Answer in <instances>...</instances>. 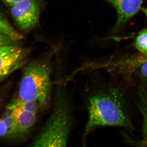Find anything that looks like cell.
Listing matches in <instances>:
<instances>
[{
    "label": "cell",
    "instance_id": "cell-10",
    "mask_svg": "<svg viewBox=\"0 0 147 147\" xmlns=\"http://www.w3.org/2000/svg\"><path fill=\"white\" fill-rule=\"evenodd\" d=\"M134 46L139 52L147 57V29L139 32L134 41Z\"/></svg>",
    "mask_w": 147,
    "mask_h": 147
},
{
    "label": "cell",
    "instance_id": "cell-16",
    "mask_svg": "<svg viewBox=\"0 0 147 147\" xmlns=\"http://www.w3.org/2000/svg\"><path fill=\"white\" fill-rule=\"evenodd\" d=\"M141 10L144 13L145 15L147 17V8H142Z\"/></svg>",
    "mask_w": 147,
    "mask_h": 147
},
{
    "label": "cell",
    "instance_id": "cell-13",
    "mask_svg": "<svg viewBox=\"0 0 147 147\" xmlns=\"http://www.w3.org/2000/svg\"><path fill=\"white\" fill-rule=\"evenodd\" d=\"M8 136V129L3 119H0V137Z\"/></svg>",
    "mask_w": 147,
    "mask_h": 147
},
{
    "label": "cell",
    "instance_id": "cell-5",
    "mask_svg": "<svg viewBox=\"0 0 147 147\" xmlns=\"http://www.w3.org/2000/svg\"><path fill=\"white\" fill-rule=\"evenodd\" d=\"M30 52L11 44L0 46V81L26 65Z\"/></svg>",
    "mask_w": 147,
    "mask_h": 147
},
{
    "label": "cell",
    "instance_id": "cell-2",
    "mask_svg": "<svg viewBox=\"0 0 147 147\" xmlns=\"http://www.w3.org/2000/svg\"><path fill=\"white\" fill-rule=\"evenodd\" d=\"M52 57V54L48 53L27 64L23 71L17 99L36 102L41 110L48 106L53 88Z\"/></svg>",
    "mask_w": 147,
    "mask_h": 147
},
{
    "label": "cell",
    "instance_id": "cell-14",
    "mask_svg": "<svg viewBox=\"0 0 147 147\" xmlns=\"http://www.w3.org/2000/svg\"><path fill=\"white\" fill-rule=\"evenodd\" d=\"M14 42L9 37L2 34H0V46L11 44Z\"/></svg>",
    "mask_w": 147,
    "mask_h": 147
},
{
    "label": "cell",
    "instance_id": "cell-11",
    "mask_svg": "<svg viewBox=\"0 0 147 147\" xmlns=\"http://www.w3.org/2000/svg\"><path fill=\"white\" fill-rule=\"evenodd\" d=\"M143 115L144 116V126H143V134L144 138L142 141V144L143 146H147V101L144 107L143 108Z\"/></svg>",
    "mask_w": 147,
    "mask_h": 147
},
{
    "label": "cell",
    "instance_id": "cell-12",
    "mask_svg": "<svg viewBox=\"0 0 147 147\" xmlns=\"http://www.w3.org/2000/svg\"><path fill=\"white\" fill-rule=\"evenodd\" d=\"M141 75L147 84V57L145 58V61L139 66Z\"/></svg>",
    "mask_w": 147,
    "mask_h": 147
},
{
    "label": "cell",
    "instance_id": "cell-3",
    "mask_svg": "<svg viewBox=\"0 0 147 147\" xmlns=\"http://www.w3.org/2000/svg\"><path fill=\"white\" fill-rule=\"evenodd\" d=\"M88 119L84 131V138L98 127L132 128L121 95L115 90H102L92 94L88 100Z\"/></svg>",
    "mask_w": 147,
    "mask_h": 147
},
{
    "label": "cell",
    "instance_id": "cell-1",
    "mask_svg": "<svg viewBox=\"0 0 147 147\" xmlns=\"http://www.w3.org/2000/svg\"><path fill=\"white\" fill-rule=\"evenodd\" d=\"M72 124L71 102L62 83L59 81L55 88L52 111L31 146H66Z\"/></svg>",
    "mask_w": 147,
    "mask_h": 147
},
{
    "label": "cell",
    "instance_id": "cell-4",
    "mask_svg": "<svg viewBox=\"0 0 147 147\" xmlns=\"http://www.w3.org/2000/svg\"><path fill=\"white\" fill-rule=\"evenodd\" d=\"M44 5V0H23L11 7V13L18 28L28 33L39 24Z\"/></svg>",
    "mask_w": 147,
    "mask_h": 147
},
{
    "label": "cell",
    "instance_id": "cell-8",
    "mask_svg": "<svg viewBox=\"0 0 147 147\" xmlns=\"http://www.w3.org/2000/svg\"><path fill=\"white\" fill-rule=\"evenodd\" d=\"M0 34L5 35L13 40L17 41L23 38V36L14 30L0 12Z\"/></svg>",
    "mask_w": 147,
    "mask_h": 147
},
{
    "label": "cell",
    "instance_id": "cell-15",
    "mask_svg": "<svg viewBox=\"0 0 147 147\" xmlns=\"http://www.w3.org/2000/svg\"><path fill=\"white\" fill-rule=\"evenodd\" d=\"M23 0H3V1L7 5L11 7L15 5Z\"/></svg>",
    "mask_w": 147,
    "mask_h": 147
},
{
    "label": "cell",
    "instance_id": "cell-7",
    "mask_svg": "<svg viewBox=\"0 0 147 147\" xmlns=\"http://www.w3.org/2000/svg\"><path fill=\"white\" fill-rule=\"evenodd\" d=\"M8 106L13 109L17 119V129L15 137L22 138L29 134L34 127L39 111L26 110L12 103Z\"/></svg>",
    "mask_w": 147,
    "mask_h": 147
},
{
    "label": "cell",
    "instance_id": "cell-6",
    "mask_svg": "<svg viewBox=\"0 0 147 147\" xmlns=\"http://www.w3.org/2000/svg\"><path fill=\"white\" fill-rule=\"evenodd\" d=\"M115 9L117 20L115 30H117L127 23L141 9L143 0H102Z\"/></svg>",
    "mask_w": 147,
    "mask_h": 147
},
{
    "label": "cell",
    "instance_id": "cell-9",
    "mask_svg": "<svg viewBox=\"0 0 147 147\" xmlns=\"http://www.w3.org/2000/svg\"><path fill=\"white\" fill-rule=\"evenodd\" d=\"M1 118L8 129V136L15 137L17 129V121L13 109L8 106L6 112Z\"/></svg>",
    "mask_w": 147,
    "mask_h": 147
}]
</instances>
